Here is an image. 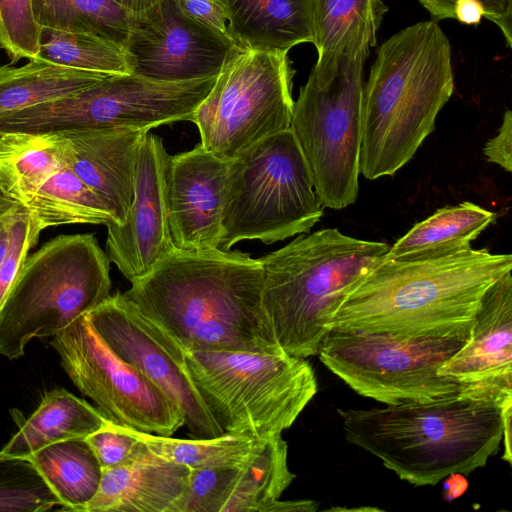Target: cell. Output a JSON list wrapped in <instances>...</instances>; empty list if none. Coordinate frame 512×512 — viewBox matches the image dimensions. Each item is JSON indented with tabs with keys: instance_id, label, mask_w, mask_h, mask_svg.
<instances>
[{
	"instance_id": "29",
	"label": "cell",
	"mask_w": 512,
	"mask_h": 512,
	"mask_svg": "<svg viewBox=\"0 0 512 512\" xmlns=\"http://www.w3.org/2000/svg\"><path fill=\"white\" fill-rule=\"evenodd\" d=\"M125 429L142 441L152 454L190 470L246 464L262 450L269 438L225 432L211 438L179 439Z\"/></svg>"
},
{
	"instance_id": "16",
	"label": "cell",
	"mask_w": 512,
	"mask_h": 512,
	"mask_svg": "<svg viewBox=\"0 0 512 512\" xmlns=\"http://www.w3.org/2000/svg\"><path fill=\"white\" fill-rule=\"evenodd\" d=\"M170 157L162 138L147 132L136 157L128 213L122 224L106 225V254L131 283L150 273L174 249L166 199Z\"/></svg>"
},
{
	"instance_id": "40",
	"label": "cell",
	"mask_w": 512,
	"mask_h": 512,
	"mask_svg": "<svg viewBox=\"0 0 512 512\" xmlns=\"http://www.w3.org/2000/svg\"><path fill=\"white\" fill-rule=\"evenodd\" d=\"M23 206L0 191V265L7 255L12 228Z\"/></svg>"
},
{
	"instance_id": "8",
	"label": "cell",
	"mask_w": 512,
	"mask_h": 512,
	"mask_svg": "<svg viewBox=\"0 0 512 512\" xmlns=\"http://www.w3.org/2000/svg\"><path fill=\"white\" fill-rule=\"evenodd\" d=\"M185 356L196 389L226 433L282 434L317 392L310 363L284 351L185 350Z\"/></svg>"
},
{
	"instance_id": "26",
	"label": "cell",
	"mask_w": 512,
	"mask_h": 512,
	"mask_svg": "<svg viewBox=\"0 0 512 512\" xmlns=\"http://www.w3.org/2000/svg\"><path fill=\"white\" fill-rule=\"evenodd\" d=\"M495 219V213L472 202L446 206L416 223L388 249L385 258L420 257L469 248Z\"/></svg>"
},
{
	"instance_id": "38",
	"label": "cell",
	"mask_w": 512,
	"mask_h": 512,
	"mask_svg": "<svg viewBox=\"0 0 512 512\" xmlns=\"http://www.w3.org/2000/svg\"><path fill=\"white\" fill-rule=\"evenodd\" d=\"M180 9L193 20L216 31L228 33V11L225 0H176Z\"/></svg>"
},
{
	"instance_id": "39",
	"label": "cell",
	"mask_w": 512,
	"mask_h": 512,
	"mask_svg": "<svg viewBox=\"0 0 512 512\" xmlns=\"http://www.w3.org/2000/svg\"><path fill=\"white\" fill-rule=\"evenodd\" d=\"M483 153L489 162L507 172L512 171V112L509 109L503 115L498 133L486 142Z\"/></svg>"
},
{
	"instance_id": "3",
	"label": "cell",
	"mask_w": 512,
	"mask_h": 512,
	"mask_svg": "<svg viewBox=\"0 0 512 512\" xmlns=\"http://www.w3.org/2000/svg\"><path fill=\"white\" fill-rule=\"evenodd\" d=\"M511 270V254L485 248L384 256L347 293L326 327L399 337L468 334L486 290Z\"/></svg>"
},
{
	"instance_id": "5",
	"label": "cell",
	"mask_w": 512,
	"mask_h": 512,
	"mask_svg": "<svg viewBox=\"0 0 512 512\" xmlns=\"http://www.w3.org/2000/svg\"><path fill=\"white\" fill-rule=\"evenodd\" d=\"M388 249L325 228L260 258L263 308L281 350L304 359L317 355L331 314Z\"/></svg>"
},
{
	"instance_id": "36",
	"label": "cell",
	"mask_w": 512,
	"mask_h": 512,
	"mask_svg": "<svg viewBox=\"0 0 512 512\" xmlns=\"http://www.w3.org/2000/svg\"><path fill=\"white\" fill-rule=\"evenodd\" d=\"M102 468L125 464L145 451V444L129 434L125 427L108 421L87 438Z\"/></svg>"
},
{
	"instance_id": "18",
	"label": "cell",
	"mask_w": 512,
	"mask_h": 512,
	"mask_svg": "<svg viewBox=\"0 0 512 512\" xmlns=\"http://www.w3.org/2000/svg\"><path fill=\"white\" fill-rule=\"evenodd\" d=\"M231 162L215 156L201 144L170 157L166 199L174 249L220 248Z\"/></svg>"
},
{
	"instance_id": "22",
	"label": "cell",
	"mask_w": 512,
	"mask_h": 512,
	"mask_svg": "<svg viewBox=\"0 0 512 512\" xmlns=\"http://www.w3.org/2000/svg\"><path fill=\"white\" fill-rule=\"evenodd\" d=\"M228 33L235 44L289 51L313 39V0H225Z\"/></svg>"
},
{
	"instance_id": "37",
	"label": "cell",
	"mask_w": 512,
	"mask_h": 512,
	"mask_svg": "<svg viewBox=\"0 0 512 512\" xmlns=\"http://www.w3.org/2000/svg\"><path fill=\"white\" fill-rule=\"evenodd\" d=\"M436 20L454 19L455 8L466 1L481 5L484 18L501 31L508 48L512 47V0H417Z\"/></svg>"
},
{
	"instance_id": "19",
	"label": "cell",
	"mask_w": 512,
	"mask_h": 512,
	"mask_svg": "<svg viewBox=\"0 0 512 512\" xmlns=\"http://www.w3.org/2000/svg\"><path fill=\"white\" fill-rule=\"evenodd\" d=\"M438 374L463 385L512 389V275L507 272L484 293L469 337Z\"/></svg>"
},
{
	"instance_id": "20",
	"label": "cell",
	"mask_w": 512,
	"mask_h": 512,
	"mask_svg": "<svg viewBox=\"0 0 512 512\" xmlns=\"http://www.w3.org/2000/svg\"><path fill=\"white\" fill-rule=\"evenodd\" d=\"M144 129L102 128L62 132L70 144L68 167L122 224L134 195L135 163Z\"/></svg>"
},
{
	"instance_id": "23",
	"label": "cell",
	"mask_w": 512,
	"mask_h": 512,
	"mask_svg": "<svg viewBox=\"0 0 512 512\" xmlns=\"http://www.w3.org/2000/svg\"><path fill=\"white\" fill-rule=\"evenodd\" d=\"M69 160L70 144L62 132L1 134L0 191L26 205Z\"/></svg>"
},
{
	"instance_id": "32",
	"label": "cell",
	"mask_w": 512,
	"mask_h": 512,
	"mask_svg": "<svg viewBox=\"0 0 512 512\" xmlns=\"http://www.w3.org/2000/svg\"><path fill=\"white\" fill-rule=\"evenodd\" d=\"M36 58L85 71L131 73L122 48L86 33L41 27Z\"/></svg>"
},
{
	"instance_id": "15",
	"label": "cell",
	"mask_w": 512,
	"mask_h": 512,
	"mask_svg": "<svg viewBox=\"0 0 512 512\" xmlns=\"http://www.w3.org/2000/svg\"><path fill=\"white\" fill-rule=\"evenodd\" d=\"M235 45L187 16L176 0H159L134 14L124 52L131 73L177 82L218 76Z\"/></svg>"
},
{
	"instance_id": "41",
	"label": "cell",
	"mask_w": 512,
	"mask_h": 512,
	"mask_svg": "<svg viewBox=\"0 0 512 512\" xmlns=\"http://www.w3.org/2000/svg\"><path fill=\"white\" fill-rule=\"evenodd\" d=\"M116 3L124 7L126 10L133 14L141 13L154 4H156L159 0H114Z\"/></svg>"
},
{
	"instance_id": "2",
	"label": "cell",
	"mask_w": 512,
	"mask_h": 512,
	"mask_svg": "<svg viewBox=\"0 0 512 512\" xmlns=\"http://www.w3.org/2000/svg\"><path fill=\"white\" fill-rule=\"evenodd\" d=\"M346 440L415 486L484 467L512 418V389L465 385L431 402L337 409Z\"/></svg>"
},
{
	"instance_id": "21",
	"label": "cell",
	"mask_w": 512,
	"mask_h": 512,
	"mask_svg": "<svg viewBox=\"0 0 512 512\" xmlns=\"http://www.w3.org/2000/svg\"><path fill=\"white\" fill-rule=\"evenodd\" d=\"M190 472L146 447L132 461L102 468L99 488L82 512H176Z\"/></svg>"
},
{
	"instance_id": "7",
	"label": "cell",
	"mask_w": 512,
	"mask_h": 512,
	"mask_svg": "<svg viewBox=\"0 0 512 512\" xmlns=\"http://www.w3.org/2000/svg\"><path fill=\"white\" fill-rule=\"evenodd\" d=\"M370 50L318 55L294 102L290 129L323 207L342 209L359 192L363 67Z\"/></svg>"
},
{
	"instance_id": "12",
	"label": "cell",
	"mask_w": 512,
	"mask_h": 512,
	"mask_svg": "<svg viewBox=\"0 0 512 512\" xmlns=\"http://www.w3.org/2000/svg\"><path fill=\"white\" fill-rule=\"evenodd\" d=\"M216 78L165 82L133 73L111 74L67 96L0 114V135L102 128L150 131L176 121H191Z\"/></svg>"
},
{
	"instance_id": "10",
	"label": "cell",
	"mask_w": 512,
	"mask_h": 512,
	"mask_svg": "<svg viewBox=\"0 0 512 512\" xmlns=\"http://www.w3.org/2000/svg\"><path fill=\"white\" fill-rule=\"evenodd\" d=\"M469 333L446 337H399L330 329L322 339L319 360L356 393L398 405L431 402L458 393L465 385L438 374Z\"/></svg>"
},
{
	"instance_id": "9",
	"label": "cell",
	"mask_w": 512,
	"mask_h": 512,
	"mask_svg": "<svg viewBox=\"0 0 512 512\" xmlns=\"http://www.w3.org/2000/svg\"><path fill=\"white\" fill-rule=\"evenodd\" d=\"M323 208L292 130L278 132L231 162L220 249L242 240L270 245L308 233Z\"/></svg>"
},
{
	"instance_id": "4",
	"label": "cell",
	"mask_w": 512,
	"mask_h": 512,
	"mask_svg": "<svg viewBox=\"0 0 512 512\" xmlns=\"http://www.w3.org/2000/svg\"><path fill=\"white\" fill-rule=\"evenodd\" d=\"M453 90L450 42L436 22L388 38L363 84L360 174L375 180L408 163Z\"/></svg>"
},
{
	"instance_id": "25",
	"label": "cell",
	"mask_w": 512,
	"mask_h": 512,
	"mask_svg": "<svg viewBox=\"0 0 512 512\" xmlns=\"http://www.w3.org/2000/svg\"><path fill=\"white\" fill-rule=\"evenodd\" d=\"M26 458L59 499L60 510L82 512L99 488L102 466L86 438L50 444Z\"/></svg>"
},
{
	"instance_id": "35",
	"label": "cell",
	"mask_w": 512,
	"mask_h": 512,
	"mask_svg": "<svg viewBox=\"0 0 512 512\" xmlns=\"http://www.w3.org/2000/svg\"><path fill=\"white\" fill-rule=\"evenodd\" d=\"M42 230L25 206L19 213L11 233L7 255L0 265V307L11 290L31 248Z\"/></svg>"
},
{
	"instance_id": "24",
	"label": "cell",
	"mask_w": 512,
	"mask_h": 512,
	"mask_svg": "<svg viewBox=\"0 0 512 512\" xmlns=\"http://www.w3.org/2000/svg\"><path fill=\"white\" fill-rule=\"evenodd\" d=\"M104 414L66 389L47 392L36 411L0 450L1 456L26 458L67 439L87 438L107 424Z\"/></svg>"
},
{
	"instance_id": "6",
	"label": "cell",
	"mask_w": 512,
	"mask_h": 512,
	"mask_svg": "<svg viewBox=\"0 0 512 512\" xmlns=\"http://www.w3.org/2000/svg\"><path fill=\"white\" fill-rule=\"evenodd\" d=\"M110 259L92 233L59 235L28 256L0 307V355L18 359L110 296Z\"/></svg>"
},
{
	"instance_id": "33",
	"label": "cell",
	"mask_w": 512,
	"mask_h": 512,
	"mask_svg": "<svg viewBox=\"0 0 512 512\" xmlns=\"http://www.w3.org/2000/svg\"><path fill=\"white\" fill-rule=\"evenodd\" d=\"M61 506L27 458L0 455V512H42Z\"/></svg>"
},
{
	"instance_id": "27",
	"label": "cell",
	"mask_w": 512,
	"mask_h": 512,
	"mask_svg": "<svg viewBox=\"0 0 512 512\" xmlns=\"http://www.w3.org/2000/svg\"><path fill=\"white\" fill-rule=\"evenodd\" d=\"M111 74L85 71L34 58L21 67L0 65V114L49 102Z\"/></svg>"
},
{
	"instance_id": "14",
	"label": "cell",
	"mask_w": 512,
	"mask_h": 512,
	"mask_svg": "<svg viewBox=\"0 0 512 512\" xmlns=\"http://www.w3.org/2000/svg\"><path fill=\"white\" fill-rule=\"evenodd\" d=\"M87 316L119 358L141 372L180 408L190 438L225 433L195 387L185 350L123 293L110 294Z\"/></svg>"
},
{
	"instance_id": "17",
	"label": "cell",
	"mask_w": 512,
	"mask_h": 512,
	"mask_svg": "<svg viewBox=\"0 0 512 512\" xmlns=\"http://www.w3.org/2000/svg\"><path fill=\"white\" fill-rule=\"evenodd\" d=\"M287 459V443L277 434L246 464L191 470L176 512L296 511L297 501L280 500L296 477Z\"/></svg>"
},
{
	"instance_id": "1",
	"label": "cell",
	"mask_w": 512,
	"mask_h": 512,
	"mask_svg": "<svg viewBox=\"0 0 512 512\" xmlns=\"http://www.w3.org/2000/svg\"><path fill=\"white\" fill-rule=\"evenodd\" d=\"M262 289L261 260L248 253L173 249L123 295L184 350L283 351Z\"/></svg>"
},
{
	"instance_id": "13",
	"label": "cell",
	"mask_w": 512,
	"mask_h": 512,
	"mask_svg": "<svg viewBox=\"0 0 512 512\" xmlns=\"http://www.w3.org/2000/svg\"><path fill=\"white\" fill-rule=\"evenodd\" d=\"M87 314L50 342L70 380L113 423L172 436L184 426L180 408L112 351Z\"/></svg>"
},
{
	"instance_id": "28",
	"label": "cell",
	"mask_w": 512,
	"mask_h": 512,
	"mask_svg": "<svg viewBox=\"0 0 512 512\" xmlns=\"http://www.w3.org/2000/svg\"><path fill=\"white\" fill-rule=\"evenodd\" d=\"M388 7L382 0H313V39L318 55L374 47Z\"/></svg>"
},
{
	"instance_id": "30",
	"label": "cell",
	"mask_w": 512,
	"mask_h": 512,
	"mask_svg": "<svg viewBox=\"0 0 512 512\" xmlns=\"http://www.w3.org/2000/svg\"><path fill=\"white\" fill-rule=\"evenodd\" d=\"M39 228L114 223L101 198L69 167L54 174L24 205Z\"/></svg>"
},
{
	"instance_id": "31",
	"label": "cell",
	"mask_w": 512,
	"mask_h": 512,
	"mask_svg": "<svg viewBox=\"0 0 512 512\" xmlns=\"http://www.w3.org/2000/svg\"><path fill=\"white\" fill-rule=\"evenodd\" d=\"M40 27L86 33L124 50L134 14L114 0H32Z\"/></svg>"
},
{
	"instance_id": "34",
	"label": "cell",
	"mask_w": 512,
	"mask_h": 512,
	"mask_svg": "<svg viewBox=\"0 0 512 512\" xmlns=\"http://www.w3.org/2000/svg\"><path fill=\"white\" fill-rule=\"evenodd\" d=\"M40 29L32 0H0V48L12 62L37 57Z\"/></svg>"
},
{
	"instance_id": "11",
	"label": "cell",
	"mask_w": 512,
	"mask_h": 512,
	"mask_svg": "<svg viewBox=\"0 0 512 512\" xmlns=\"http://www.w3.org/2000/svg\"><path fill=\"white\" fill-rule=\"evenodd\" d=\"M293 75L288 51L236 44L191 120L203 148L233 160L264 138L289 129Z\"/></svg>"
}]
</instances>
